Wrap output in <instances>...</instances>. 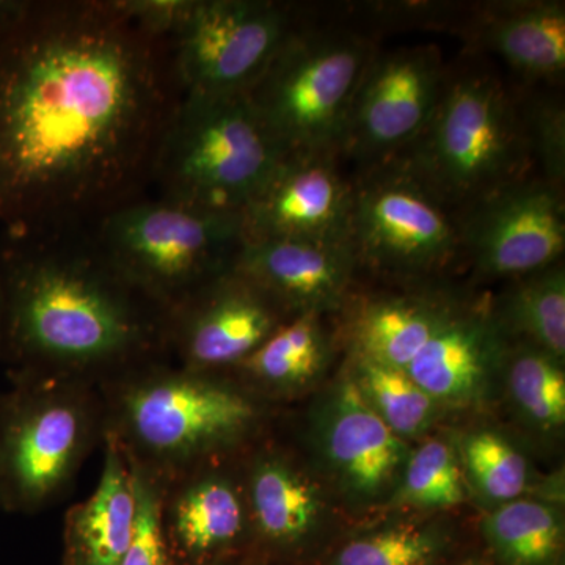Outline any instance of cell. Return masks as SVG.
<instances>
[{
    "label": "cell",
    "instance_id": "d590c367",
    "mask_svg": "<svg viewBox=\"0 0 565 565\" xmlns=\"http://www.w3.org/2000/svg\"><path fill=\"white\" fill-rule=\"evenodd\" d=\"M0 364H2V303H0Z\"/></svg>",
    "mask_w": 565,
    "mask_h": 565
},
{
    "label": "cell",
    "instance_id": "52a82bcc",
    "mask_svg": "<svg viewBox=\"0 0 565 565\" xmlns=\"http://www.w3.org/2000/svg\"><path fill=\"white\" fill-rule=\"evenodd\" d=\"M375 51L362 32L299 21L247 93L285 154L340 156L353 96Z\"/></svg>",
    "mask_w": 565,
    "mask_h": 565
},
{
    "label": "cell",
    "instance_id": "6da1fadb",
    "mask_svg": "<svg viewBox=\"0 0 565 565\" xmlns=\"http://www.w3.org/2000/svg\"><path fill=\"white\" fill-rule=\"evenodd\" d=\"M172 41L120 0H18L0 21V226L88 230L147 196L182 99Z\"/></svg>",
    "mask_w": 565,
    "mask_h": 565
},
{
    "label": "cell",
    "instance_id": "7402d4cb",
    "mask_svg": "<svg viewBox=\"0 0 565 565\" xmlns=\"http://www.w3.org/2000/svg\"><path fill=\"white\" fill-rule=\"evenodd\" d=\"M455 300L441 294H390L356 308L349 323L352 356L407 371Z\"/></svg>",
    "mask_w": 565,
    "mask_h": 565
},
{
    "label": "cell",
    "instance_id": "30bf717a",
    "mask_svg": "<svg viewBox=\"0 0 565 565\" xmlns=\"http://www.w3.org/2000/svg\"><path fill=\"white\" fill-rule=\"evenodd\" d=\"M299 21L296 7L274 0H192L172 40L182 93L247 95Z\"/></svg>",
    "mask_w": 565,
    "mask_h": 565
},
{
    "label": "cell",
    "instance_id": "d6a6232c",
    "mask_svg": "<svg viewBox=\"0 0 565 565\" xmlns=\"http://www.w3.org/2000/svg\"><path fill=\"white\" fill-rule=\"evenodd\" d=\"M470 3L367 2L360 6L367 21L386 29L457 32Z\"/></svg>",
    "mask_w": 565,
    "mask_h": 565
},
{
    "label": "cell",
    "instance_id": "7c38bea8",
    "mask_svg": "<svg viewBox=\"0 0 565 565\" xmlns=\"http://www.w3.org/2000/svg\"><path fill=\"white\" fill-rule=\"evenodd\" d=\"M564 191L539 174L505 185L457 212L463 258L482 278H515L561 263Z\"/></svg>",
    "mask_w": 565,
    "mask_h": 565
},
{
    "label": "cell",
    "instance_id": "7a4b0ae2",
    "mask_svg": "<svg viewBox=\"0 0 565 565\" xmlns=\"http://www.w3.org/2000/svg\"><path fill=\"white\" fill-rule=\"evenodd\" d=\"M0 303L10 379L102 385L167 360L169 311L117 269L93 228L6 237Z\"/></svg>",
    "mask_w": 565,
    "mask_h": 565
},
{
    "label": "cell",
    "instance_id": "1f68e13d",
    "mask_svg": "<svg viewBox=\"0 0 565 565\" xmlns=\"http://www.w3.org/2000/svg\"><path fill=\"white\" fill-rule=\"evenodd\" d=\"M129 468L136 493V516L131 544L120 565H170L161 520L162 484L139 468L132 465Z\"/></svg>",
    "mask_w": 565,
    "mask_h": 565
},
{
    "label": "cell",
    "instance_id": "4316f807",
    "mask_svg": "<svg viewBox=\"0 0 565 565\" xmlns=\"http://www.w3.org/2000/svg\"><path fill=\"white\" fill-rule=\"evenodd\" d=\"M349 374L379 418L404 441L426 434L440 415V405L407 371L352 356Z\"/></svg>",
    "mask_w": 565,
    "mask_h": 565
},
{
    "label": "cell",
    "instance_id": "836d02e7",
    "mask_svg": "<svg viewBox=\"0 0 565 565\" xmlns=\"http://www.w3.org/2000/svg\"><path fill=\"white\" fill-rule=\"evenodd\" d=\"M120 3L141 28L170 41L180 32L192 7V0H120Z\"/></svg>",
    "mask_w": 565,
    "mask_h": 565
},
{
    "label": "cell",
    "instance_id": "3957f363",
    "mask_svg": "<svg viewBox=\"0 0 565 565\" xmlns=\"http://www.w3.org/2000/svg\"><path fill=\"white\" fill-rule=\"evenodd\" d=\"M104 435L132 467L161 484L250 448L264 423L258 396L225 373H199L169 360L98 385Z\"/></svg>",
    "mask_w": 565,
    "mask_h": 565
},
{
    "label": "cell",
    "instance_id": "603a6c76",
    "mask_svg": "<svg viewBox=\"0 0 565 565\" xmlns=\"http://www.w3.org/2000/svg\"><path fill=\"white\" fill-rule=\"evenodd\" d=\"M322 316L305 313L289 318L243 363L228 373L258 396H282L313 384L329 362L330 344Z\"/></svg>",
    "mask_w": 565,
    "mask_h": 565
},
{
    "label": "cell",
    "instance_id": "ac0fdd59",
    "mask_svg": "<svg viewBox=\"0 0 565 565\" xmlns=\"http://www.w3.org/2000/svg\"><path fill=\"white\" fill-rule=\"evenodd\" d=\"M505 344L492 308L455 300L407 373L441 411L473 407L486 399L494 374L501 373Z\"/></svg>",
    "mask_w": 565,
    "mask_h": 565
},
{
    "label": "cell",
    "instance_id": "d6986e66",
    "mask_svg": "<svg viewBox=\"0 0 565 565\" xmlns=\"http://www.w3.org/2000/svg\"><path fill=\"white\" fill-rule=\"evenodd\" d=\"M467 46L492 52L530 84L565 74V6L557 0L470 3L457 29Z\"/></svg>",
    "mask_w": 565,
    "mask_h": 565
},
{
    "label": "cell",
    "instance_id": "f1b7e54d",
    "mask_svg": "<svg viewBox=\"0 0 565 565\" xmlns=\"http://www.w3.org/2000/svg\"><path fill=\"white\" fill-rule=\"evenodd\" d=\"M467 479L455 446L430 438L411 451L396 487L392 508L448 509L467 500Z\"/></svg>",
    "mask_w": 565,
    "mask_h": 565
},
{
    "label": "cell",
    "instance_id": "484cf974",
    "mask_svg": "<svg viewBox=\"0 0 565 565\" xmlns=\"http://www.w3.org/2000/svg\"><path fill=\"white\" fill-rule=\"evenodd\" d=\"M563 363L525 341L505 344L501 373L515 411L539 433L553 434L565 424Z\"/></svg>",
    "mask_w": 565,
    "mask_h": 565
},
{
    "label": "cell",
    "instance_id": "4fadbf2b",
    "mask_svg": "<svg viewBox=\"0 0 565 565\" xmlns=\"http://www.w3.org/2000/svg\"><path fill=\"white\" fill-rule=\"evenodd\" d=\"M289 318L232 267L169 311L167 360L199 373H228Z\"/></svg>",
    "mask_w": 565,
    "mask_h": 565
},
{
    "label": "cell",
    "instance_id": "ffe728a7",
    "mask_svg": "<svg viewBox=\"0 0 565 565\" xmlns=\"http://www.w3.org/2000/svg\"><path fill=\"white\" fill-rule=\"evenodd\" d=\"M243 460L250 545L274 553L299 548L321 519L318 487L291 457L270 446H258Z\"/></svg>",
    "mask_w": 565,
    "mask_h": 565
},
{
    "label": "cell",
    "instance_id": "4dcf8cb0",
    "mask_svg": "<svg viewBox=\"0 0 565 565\" xmlns=\"http://www.w3.org/2000/svg\"><path fill=\"white\" fill-rule=\"evenodd\" d=\"M525 126L527 143L539 177L564 191L565 182V109L556 96L531 93L516 98Z\"/></svg>",
    "mask_w": 565,
    "mask_h": 565
},
{
    "label": "cell",
    "instance_id": "8d00e7d4",
    "mask_svg": "<svg viewBox=\"0 0 565 565\" xmlns=\"http://www.w3.org/2000/svg\"><path fill=\"white\" fill-rule=\"evenodd\" d=\"M459 565H492V564L486 563V561L470 559V561H467V563H462Z\"/></svg>",
    "mask_w": 565,
    "mask_h": 565
},
{
    "label": "cell",
    "instance_id": "9a60e30c",
    "mask_svg": "<svg viewBox=\"0 0 565 565\" xmlns=\"http://www.w3.org/2000/svg\"><path fill=\"white\" fill-rule=\"evenodd\" d=\"M330 152L286 154L241 211L244 243L349 241L352 185Z\"/></svg>",
    "mask_w": 565,
    "mask_h": 565
},
{
    "label": "cell",
    "instance_id": "e0dca14e",
    "mask_svg": "<svg viewBox=\"0 0 565 565\" xmlns=\"http://www.w3.org/2000/svg\"><path fill=\"white\" fill-rule=\"evenodd\" d=\"M233 267L289 316L341 310L360 269L351 241L307 239L244 243Z\"/></svg>",
    "mask_w": 565,
    "mask_h": 565
},
{
    "label": "cell",
    "instance_id": "9c48e42d",
    "mask_svg": "<svg viewBox=\"0 0 565 565\" xmlns=\"http://www.w3.org/2000/svg\"><path fill=\"white\" fill-rule=\"evenodd\" d=\"M349 241L360 267L427 277L462 258L459 217L399 159L351 181Z\"/></svg>",
    "mask_w": 565,
    "mask_h": 565
},
{
    "label": "cell",
    "instance_id": "8992f818",
    "mask_svg": "<svg viewBox=\"0 0 565 565\" xmlns=\"http://www.w3.org/2000/svg\"><path fill=\"white\" fill-rule=\"evenodd\" d=\"M285 156L247 95H182L156 156L151 185L159 199L241 214Z\"/></svg>",
    "mask_w": 565,
    "mask_h": 565
},
{
    "label": "cell",
    "instance_id": "f546056e",
    "mask_svg": "<svg viewBox=\"0 0 565 565\" xmlns=\"http://www.w3.org/2000/svg\"><path fill=\"white\" fill-rule=\"evenodd\" d=\"M445 537L437 527L396 525L348 542L333 565H430Z\"/></svg>",
    "mask_w": 565,
    "mask_h": 565
},
{
    "label": "cell",
    "instance_id": "74e56055",
    "mask_svg": "<svg viewBox=\"0 0 565 565\" xmlns=\"http://www.w3.org/2000/svg\"><path fill=\"white\" fill-rule=\"evenodd\" d=\"M222 565H234L233 563H226V564H222Z\"/></svg>",
    "mask_w": 565,
    "mask_h": 565
},
{
    "label": "cell",
    "instance_id": "8fae6325",
    "mask_svg": "<svg viewBox=\"0 0 565 565\" xmlns=\"http://www.w3.org/2000/svg\"><path fill=\"white\" fill-rule=\"evenodd\" d=\"M446 76L433 44L375 51L353 96L341 158L362 169L401 158L433 118Z\"/></svg>",
    "mask_w": 565,
    "mask_h": 565
},
{
    "label": "cell",
    "instance_id": "5bb4252c",
    "mask_svg": "<svg viewBox=\"0 0 565 565\" xmlns=\"http://www.w3.org/2000/svg\"><path fill=\"white\" fill-rule=\"evenodd\" d=\"M234 459L202 465L162 484L161 520L170 565L232 563L250 546L243 473Z\"/></svg>",
    "mask_w": 565,
    "mask_h": 565
},
{
    "label": "cell",
    "instance_id": "d4e9b609",
    "mask_svg": "<svg viewBox=\"0 0 565 565\" xmlns=\"http://www.w3.org/2000/svg\"><path fill=\"white\" fill-rule=\"evenodd\" d=\"M481 527L504 565L559 564L564 520L555 504L520 498L493 508Z\"/></svg>",
    "mask_w": 565,
    "mask_h": 565
},
{
    "label": "cell",
    "instance_id": "83f0119b",
    "mask_svg": "<svg viewBox=\"0 0 565 565\" xmlns=\"http://www.w3.org/2000/svg\"><path fill=\"white\" fill-rule=\"evenodd\" d=\"M457 455L467 484L494 508L520 500L530 490L526 457L497 430L476 429L465 434Z\"/></svg>",
    "mask_w": 565,
    "mask_h": 565
},
{
    "label": "cell",
    "instance_id": "e575fe53",
    "mask_svg": "<svg viewBox=\"0 0 565 565\" xmlns=\"http://www.w3.org/2000/svg\"><path fill=\"white\" fill-rule=\"evenodd\" d=\"M18 0H0V21L6 20L7 17L17 7Z\"/></svg>",
    "mask_w": 565,
    "mask_h": 565
},
{
    "label": "cell",
    "instance_id": "277c9868",
    "mask_svg": "<svg viewBox=\"0 0 565 565\" xmlns=\"http://www.w3.org/2000/svg\"><path fill=\"white\" fill-rule=\"evenodd\" d=\"M397 159L456 212L534 174L516 96L481 68L448 71L433 118Z\"/></svg>",
    "mask_w": 565,
    "mask_h": 565
},
{
    "label": "cell",
    "instance_id": "cb8c5ba5",
    "mask_svg": "<svg viewBox=\"0 0 565 565\" xmlns=\"http://www.w3.org/2000/svg\"><path fill=\"white\" fill-rule=\"evenodd\" d=\"M492 307L505 340L525 341L564 362L565 270L563 263L515 278Z\"/></svg>",
    "mask_w": 565,
    "mask_h": 565
},
{
    "label": "cell",
    "instance_id": "5b68a950",
    "mask_svg": "<svg viewBox=\"0 0 565 565\" xmlns=\"http://www.w3.org/2000/svg\"><path fill=\"white\" fill-rule=\"evenodd\" d=\"M0 394V511L36 514L58 503L103 444L99 386L10 379Z\"/></svg>",
    "mask_w": 565,
    "mask_h": 565
},
{
    "label": "cell",
    "instance_id": "ba28073f",
    "mask_svg": "<svg viewBox=\"0 0 565 565\" xmlns=\"http://www.w3.org/2000/svg\"><path fill=\"white\" fill-rule=\"evenodd\" d=\"M111 263L167 311L232 269L244 245L241 214L170 200H137L93 226Z\"/></svg>",
    "mask_w": 565,
    "mask_h": 565
},
{
    "label": "cell",
    "instance_id": "44dd1931",
    "mask_svg": "<svg viewBox=\"0 0 565 565\" xmlns=\"http://www.w3.org/2000/svg\"><path fill=\"white\" fill-rule=\"evenodd\" d=\"M104 465L95 492L71 505L63 522L62 565H120L131 544L136 493L131 468L104 435Z\"/></svg>",
    "mask_w": 565,
    "mask_h": 565
},
{
    "label": "cell",
    "instance_id": "2e32d148",
    "mask_svg": "<svg viewBox=\"0 0 565 565\" xmlns=\"http://www.w3.org/2000/svg\"><path fill=\"white\" fill-rule=\"evenodd\" d=\"M315 438L334 481L359 503L392 493L411 455L407 441L379 418L349 373L323 401Z\"/></svg>",
    "mask_w": 565,
    "mask_h": 565
}]
</instances>
